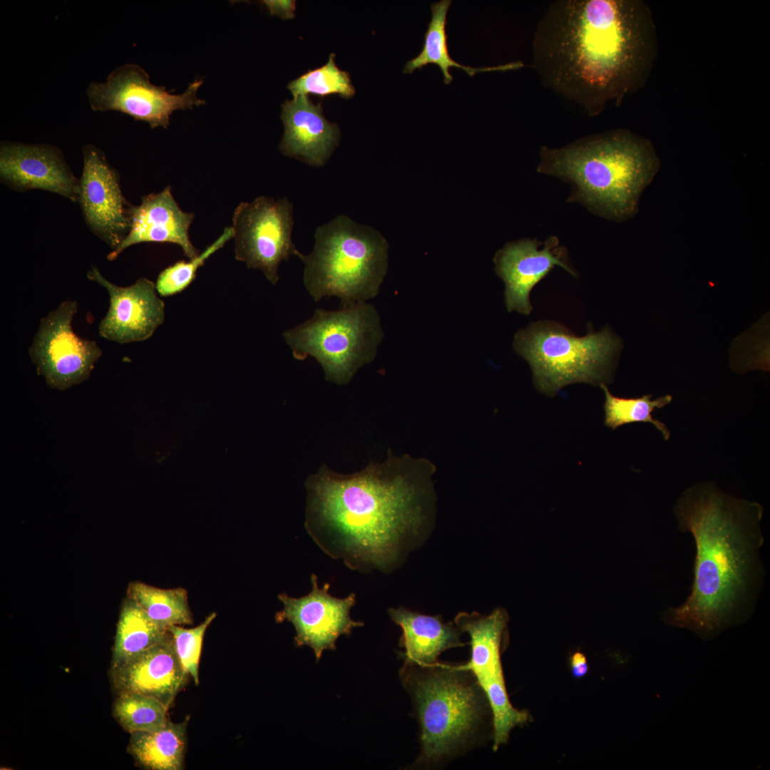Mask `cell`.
I'll list each match as a JSON object with an SVG mask.
<instances>
[{"label": "cell", "mask_w": 770, "mask_h": 770, "mask_svg": "<svg viewBox=\"0 0 770 770\" xmlns=\"http://www.w3.org/2000/svg\"><path fill=\"white\" fill-rule=\"evenodd\" d=\"M435 467L389 453L343 474L323 463L305 481V528L320 548L354 570H387L426 518Z\"/></svg>", "instance_id": "1"}, {"label": "cell", "mask_w": 770, "mask_h": 770, "mask_svg": "<svg viewBox=\"0 0 770 770\" xmlns=\"http://www.w3.org/2000/svg\"><path fill=\"white\" fill-rule=\"evenodd\" d=\"M678 527L695 544L690 593L661 618L712 640L753 613L764 579L762 505L729 495L712 483L686 489L674 507Z\"/></svg>", "instance_id": "2"}, {"label": "cell", "mask_w": 770, "mask_h": 770, "mask_svg": "<svg viewBox=\"0 0 770 770\" xmlns=\"http://www.w3.org/2000/svg\"><path fill=\"white\" fill-rule=\"evenodd\" d=\"M634 4L558 0L536 26L533 66L540 83L590 116L632 85L641 60Z\"/></svg>", "instance_id": "3"}, {"label": "cell", "mask_w": 770, "mask_h": 770, "mask_svg": "<svg viewBox=\"0 0 770 770\" xmlns=\"http://www.w3.org/2000/svg\"><path fill=\"white\" fill-rule=\"evenodd\" d=\"M538 171L573 186L570 201L620 221L637 210L659 162L648 143L620 130L588 136L560 148L543 146Z\"/></svg>", "instance_id": "4"}, {"label": "cell", "mask_w": 770, "mask_h": 770, "mask_svg": "<svg viewBox=\"0 0 770 770\" xmlns=\"http://www.w3.org/2000/svg\"><path fill=\"white\" fill-rule=\"evenodd\" d=\"M400 675L420 725L419 764H438L474 742L489 704L471 670L461 664L405 662Z\"/></svg>", "instance_id": "5"}, {"label": "cell", "mask_w": 770, "mask_h": 770, "mask_svg": "<svg viewBox=\"0 0 770 770\" xmlns=\"http://www.w3.org/2000/svg\"><path fill=\"white\" fill-rule=\"evenodd\" d=\"M314 236L312 251L299 258L314 302L337 297L344 307L379 294L389 266V244L379 231L339 215L317 227Z\"/></svg>", "instance_id": "6"}, {"label": "cell", "mask_w": 770, "mask_h": 770, "mask_svg": "<svg viewBox=\"0 0 770 770\" xmlns=\"http://www.w3.org/2000/svg\"><path fill=\"white\" fill-rule=\"evenodd\" d=\"M513 346L530 366L535 386L553 396L570 384L610 382L621 342L607 327L579 337L559 324L541 321L517 332Z\"/></svg>", "instance_id": "7"}, {"label": "cell", "mask_w": 770, "mask_h": 770, "mask_svg": "<svg viewBox=\"0 0 770 770\" xmlns=\"http://www.w3.org/2000/svg\"><path fill=\"white\" fill-rule=\"evenodd\" d=\"M384 337L379 314L367 302L335 311L318 308L311 318L283 332L296 360L314 358L325 380L338 386L347 385L374 360Z\"/></svg>", "instance_id": "8"}, {"label": "cell", "mask_w": 770, "mask_h": 770, "mask_svg": "<svg viewBox=\"0 0 770 770\" xmlns=\"http://www.w3.org/2000/svg\"><path fill=\"white\" fill-rule=\"evenodd\" d=\"M293 225V206L287 197L260 196L240 202L232 216L236 260L276 284L281 262L301 255L292 241Z\"/></svg>", "instance_id": "9"}, {"label": "cell", "mask_w": 770, "mask_h": 770, "mask_svg": "<svg viewBox=\"0 0 770 770\" xmlns=\"http://www.w3.org/2000/svg\"><path fill=\"white\" fill-rule=\"evenodd\" d=\"M202 83V79L197 78L183 93L173 94L163 86L153 85L140 66L127 63L111 71L105 82L91 83L87 96L95 111H119L148 123L151 128H166L175 111L205 104L197 96Z\"/></svg>", "instance_id": "10"}, {"label": "cell", "mask_w": 770, "mask_h": 770, "mask_svg": "<svg viewBox=\"0 0 770 770\" xmlns=\"http://www.w3.org/2000/svg\"><path fill=\"white\" fill-rule=\"evenodd\" d=\"M77 310V302L66 300L42 317L29 349L36 372L51 389L63 391L88 379L102 354L95 341L74 333Z\"/></svg>", "instance_id": "11"}, {"label": "cell", "mask_w": 770, "mask_h": 770, "mask_svg": "<svg viewBox=\"0 0 770 770\" xmlns=\"http://www.w3.org/2000/svg\"><path fill=\"white\" fill-rule=\"evenodd\" d=\"M311 592L302 597L294 598L286 593L279 594L283 609L277 612V622L288 621L296 631L294 644L297 647H311L317 661L324 650L336 649V642L341 635H349L353 628L364 623L353 620L350 610L356 603V595L351 593L344 598L332 596L328 590L330 585L318 586L317 576H311Z\"/></svg>", "instance_id": "12"}, {"label": "cell", "mask_w": 770, "mask_h": 770, "mask_svg": "<svg viewBox=\"0 0 770 770\" xmlns=\"http://www.w3.org/2000/svg\"><path fill=\"white\" fill-rule=\"evenodd\" d=\"M83 154L78 201L90 228L114 250L129 232L133 206L123 197L118 175L103 153L86 146Z\"/></svg>", "instance_id": "13"}, {"label": "cell", "mask_w": 770, "mask_h": 770, "mask_svg": "<svg viewBox=\"0 0 770 770\" xmlns=\"http://www.w3.org/2000/svg\"><path fill=\"white\" fill-rule=\"evenodd\" d=\"M87 277L109 294L108 311L98 325L101 337L120 344L144 341L164 322L165 304L155 293V284L148 279L139 278L130 286L119 287L95 267Z\"/></svg>", "instance_id": "14"}, {"label": "cell", "mask_w": 770, "mask_h": 770, "mask_svg": "<svg viewBox=\"0 0 770 770\" xmlns=\"http://www.w3.org/2000/svg\"><path fill=\"white\" fill-rule=\"evenodd\" d=\"M541 245L536 240L523 239L505 244L494 255L495 270L504 282V302L509 312L530 314L531 290L556 265L576 275L556 237L548 238L540 249Z\"/></svg>", "instance_id": "15"}, {"label": "cell", "mask_w": 770, "mask_h": 770, "mask_svg": "<svg viewBox=\"0 0 770 770\" xmlns=\"http://www.w3.org/2000/svg\"><path fill=\"white\" fill-rule=\"evenodd\" d=\"M503 608H497L488 615L478 612H460L455 624L470 636L471 660L461 664L472 672L488 699L492 712L509 707L501 663L503 636L508 622Z\"/></svg>", "instance_id": "16"}, {"label": "cell", "mask_w": 770, "mask_h": 770, "mask_svg": "<svg viewBox=\"0 0 770 770\" xmlns=\"http://www.w3.org/2000/svg\"><path fill=\"white\" fill-rule=\"evenodd\" d=\"M0 175L15 189H41L78 201L79 180L55 147L4 144L0 150Z\"/></svg>", "instance_id": "17"}, {"label": "cell", "mask_w": 770, "mask_h": 770, "mask_svg": "<svg viewBox=\"0 0 770 770\" xmlns=\"http://www.w3.org/2000/svg\"><path fill=\"white\" fill-rule=\"evenodd\" d=\"M188 676L169 632L160 642L111 668V682L118 695L134 693L150 696L168 709Z\"/></svg>", "instance_id": "18"}, {"label": "cell", "mask_w": 770, "mask_h": 770, "mask_svg": "<svg viewBox=\"0 0 770 770\" xmlns=\"http://www.w3.org/2000/svg\"><path fill=\"white\" fill-rule=\"evenodd\" d=\"M193 218V213L180 209L170 186L144 196L139 205L132 207L128 233L107 258L113 260L127 247L138 243L170 242L180 246L188 258L193 259L200 255L188 234Z\"/></svg>", "instance_id": "19"}, {"label": "cell", "mask_w": 770, "mask_h": 770, "mask_svg": "<svg viewBox=\"0 0 770 770\" xmlns=\"http://www.w3.org/2000/svg\"><path fill=\"white\" fill-rule=\"evenodd\" d=\"M281 118L284 130L279 148L286 156L316 167L325 165L337 146L340 132L322 114L321 104L307 96H297L282 104Z\"/></svg>", "instance_id": "20"}, {"label": "cell", "mask_w": 770, "mask_h": 770, "mask_svg": "<svg viewBox=\"0 0 770 770\" xmlns=\"http://www.w3.org/2000/svg\"><path fill=\"white\" fill-rule=\"evenodd\" d=\"M391 620L401 627L400 645L404 647L405 662L421 667L438 663L439 654L450 648L466 645L461 640V630L451 622L445 623L438 616H429L403 607L391 608Z\"/></svg>", "instance_id": "21"}, {"label": "cell", "mask_w": 770, "mask_h": 770, "mask_svg": "<svg viewBox=\"0 0 770 770\" xmlns=\"http://www.w3.org/2000/svg\"><path fill=\"white\" fill-rule=\"evenodd\" d=\"M451 2V0H441L431 4V18L424 34L421 51L416 57L407 61L403 71L404 73H412L417 69L421 70L429 64H433L441 70L444 83L448 85L453 81L449 71L453 67L462 69L469 76H473L477 73L507 71L524 66L522 62L515 61L496 66L473 68L453 60L449 53L447 43L448 36L446 31L447 14Z\"/></svg>", "instance_id": "22"}, {"label": "cell", "mask_w": 770, "mask_h": 770, "mask_svg": "<svg viewBox=\"0 0 770 770\" xmlns=\"http://www.w3.org/2000/svg\"><path fill=\"white\" fill-rule=\"evenodd\" d=\"M188 719L170 720L160 729L130 734L128 753L142 766L152 770H181L186 746Z\"/></svg>", "instance_id": "23"}, {"label": "cell", "mask_w": 770, "mask_h": 770, "mask_svg": "<svg viewBox=\"0 0 770 770\" xmlns=\"http://www.w3.org/2000/svg\"><path fill=\"white\" fill-rule=\"evenodd\" d=\"M168 635L167 628L151 620L135 602L128 597L117 625L111 667L160 642Z\"/></svg>", "instance_id": "24"}, {"label": "cell", "mask_w": 770, "mask_h": 770, "mask_svg": "<svg viewBox=\"0 0 770 770\" xmlns=\"http://www.w3.org/2000/svg\"><path fill=\"white\" fill-rule=\"evenodd\" d=\"M128 597L135 602L146 615L158 625H185L193 622L188 593L182 587L161 589L141 582H130Z\"/></svg>", "instance_id": "25"}, {"label": "cell", "mask_w": 770, "mask_h": 770, "mask_svg": "<svg viewBox=\"0 0 770 770\" xmlns=\"http://www.w3.org/2000/svg\"><path fill=\"white\" fill-rule=\"evenodd\" d=\"M605 394V424L613 430L632 423H650L661 432L664 440L670 437V431L662 421L654 418L652 413L661 409L672 400L671 395H666L652 400V394L640 397L625 398L614 396L605 384H600Z\"/></svg>", "instance_id": "26"}, {"label": "cell", "mask_w": 770, "mask_h": 770, "mask_svg": "<svg viewBox=\"0 0 770 770\" xmlns=\"http://www.w3.org/2000/svg\"><path fill=\"white\" fill-rule=\"evenodd\" d=\"M169 709L158 699L134 693L118 694L113 702V715L130 734L161 729L167 722Z\"/></svg>", "instance_id": "27"}, {"label": "cell", "mask_w": 770, "mask_h": 770, "mask_svg": "<svg viewBox=\"0 0 770 770\" xmlns=\"http://www.w3.org/2000/svg\"><path fill=\"white\" fill-rule=\"evenodd\" d=\"M334 53L330 54L328 62L323 66L309 70L288 84V89L294 97L312 93L325 96L339 94L344 98L354 95L355 89L346 71L340 70L334 63Z\"/></svg>", "instance_id": "28"}, {"label": "cell", "mask_w": 770, "mask_h": 770, "mask_svg": "<svg viewBox=\"0 0 770 770\" xmlns=\"http://www.w3.org/2000/svg\"><path fill=\"white\" fill-rule=\"evenodd\" d=\"M233 229L225 228L222 235L203 252L190 261H178L163 270L158 276L155 288L162 297L171 296L186 289L195 277L197 270L212 254L233 237Z\"/></svg>", "instance_id": "29"}, {"label": "cell", "mask_w": 770, "mask_h": 770, "mask_svg": "<svg viewBox=\"0 0 770 770\" xmlns=\"http://www.w3.org/2000/svg\"><path fill=\"white\" fill-rule=\"evenodd\" d=\"M215 617L216 613L212 612L201 624L192 628H184L180 625H172L168 628L178 659L196 685L199 684V662L204 635Z\"/></svg>", "instance_id": "30"}, {"label": "cell", "mask_w": 770, "mask_h": 770, "mask_svg": "<svg viewBox=\"0 0 770 770\" xmlns=\"http://www.w3.org/2000/svg\"><path fill=\"white\" fill-rule=\"evenodd\" d=\"M262 3L272 16L277 15L284 19H289L294 17V11L296 9L294 1L265 0L262 1Z\"/></svg>", "instance_id": "31"}, {"label": "cell", "mask_w": 770, "mask_h": 770, "mask_svg": "<svg viewBox=\"0 0 770 770\" xmlns=\"http://www.w3.org/2000/svg\"><path fill=\"white\" fill-rule=\"evenodd\" d=\"M571 672L573 677L581 678L588 672V663L585 655L580 652H575L570 659Z\"/></svg>", "instance_id": "32"}]
</instances>
